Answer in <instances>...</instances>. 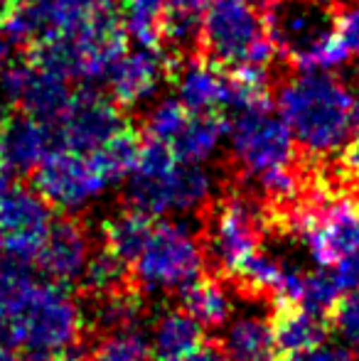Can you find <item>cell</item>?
Listing matches in <instances>:
<instances>
[{"label": "cell", "instance_id": "obj_1", "mask_svg": "<svg viewBox=\"0 0 359 361\" xmlns=\"http://www.w3.org/2000/svg\"><path fill=\"white\" fill-rule=\"evenodd\" d=\"M357 106L359 94L332 69H300L278 91L283 121L312 160H325L357 133Z\"/></svg>", "mask_w": 359, "mask_h": 361}, {"label": "cell", "instance_id": "obj_2", "mask_svg": "<svg viewBox=\"0 0 359 361\" xmlns=\"http://www.w3.org/2000/svg\"><path fill=\"white\" fill-rule=\"evenodd\" d=\"M266 32L276 54L296 69H332L350 59L332 0H266Z\"/></svg>", "mask_w": 359, "mask_h": 361}, {"label": "cell", "instance_id": "obj_3", "mask_svg": "<svg viewBox=\"0 0 359 361\" xmlns=\"http://www.w3.org/2000/svg\"><path fill=\"white\" fill-rule=\"evenodd\" d=\"M197 54L224 72L271 69L276 49L266 32V0H207Z\"/></svg>", "mask_w": 359, "mask_h": 361}, {"label": "cell", "instance_id": "obj_4", "mask_svg": "<svg viewBox=\"0 0 359 361\" xmlns=\"http://www.w3.org/2000/svg\"><path fill=\"white\" fill-rule=\"evenodd\" d=\"M82 310L67 286L37 278L0 319V347L25 352H64L82 339Z\"/></svg>", "mask_w": 359, "mask_h": 361}, {"label": "cell", "instance_id": "obj_5", "mask_svg": "<svg viewBox=\"0 0 359 361\" xmlns=\"http://www.w3.org/2000/svg\"><path fill=\"white\" fill-rule=\"evenodd\" d=\"M128 177L126 202L130 209L150 216L200 209L214 190V177L202 162L173 160L168 165H135Z\"/></svg>", "mask_w": 359, "mask_h": 361}, {"label": "cell", "instance_id": "obj_6", "mask_svg": "<svg viewBox=\"0 0 359 361\" xmlns=\"http://www.w3.org/2000/svg\"><path fill=\"white\" fill-rule=\"evenodd\" d=\"M226 133L231 140V157L249 180L269 175L273 170L293 167L298 162L296 138L291 128L269 106H251L226 116Z\"/></svg>", "mask_w": 359, "mask_h": 361}, {"label": "cell", "instance_id": "obj_7", "mask_svg": "<svg viewBox=\"0 0 359 361\" xmlns=\"http://www.w3.org/2000/svg\"><path fill=\"white\" fill-rule=\"evenodd\" d=\"M205 256L202 241L180 221L158 219L153 236L148 238L140 256L135 258V286L148 290H180L197 276H202Z\"/></svg>", "mask_w": 359, "mask_h": 361}, {"label": "cell", "instance_id": "obj_8", "mask_svg": "<svg viewBox=\"0 0 359 361\" xmlns=\"http://www.w3.org/2000/svg\"><path fill=\"white\" fill-rule=\"evenodd\" d=\"M266 228L269 221L261 200L244 192H231L212 209L205 246L209 248L217 268L226 276L249 253L259 251Z\"/></svg>", "mask_w": 359, "mask_h": 361}, {"label": "cell", "instance_id": "obj_9", "mask_svg": "<svg viewBox=\"0 0 359 361\" xmlns=\"http://www.w3.org/2000/svg\"><path fill=\"white\" fill-rule=\"evenodd\" d=\"M52 126L59 150L89 155L128 128V118L114 99H106L99 91L82 89L72 94L67 109L57 121H52Z\"/></svg>", "mask_w": 359, "mask_h": 361}, {"label": "cell", "instance_id": "obj_10", "mask_svg": "<svg viewBox=\"0 0 359 361\" xmlns=\"http://www.w3.org/2000/svg\"><path fill=\"white\" fill-rule=\"evenodd\" d=\"M32 187L52 209L77 212L106 190L89 155L72 150H54L32 170Z\"/></svg>", "mask_w": 359, "mask_h": 361}, {"label": "cell", "instance_id": "obj_11", "mask_svg": "<svg viewBox=\"0 0 359 361\" xmlns=\"http://www.w3.org/2000/svg\"><path fill=\"white\" fill-rule=\"evenodd\" d=\"M0 94L23 114L39 121H57L72 99L69 79L37 67L30 57L8 59L3 64Z\"/></svg>", "mask_w": 359, "mask_h": 361}, {"label": "cell", "instance_id": "obj_12", "mask_svg": "<svg viewBox=\"0 0 359 361\" xmlns=\"http://www.w3.org/2000/svg\"><path fill=\"white\" fill-rule=\"evenodd\" d=\"M178 64L180 62H175L165 49L140 44V49L121 54L109 69V74L104 76V81L109 84L111 99L123 111H128L153 99L160 81L173 79Z\"/></svg>", "mask_w": 359, "mask_h": 361}, {"label": "cell", "instance_id": "obj_13", "mask_svg": "<svg viewBox=\"0 0 359 361\" xmlns=\"http://www.w3.org/2000/svg\"><path fill=\"white\" fill-rule=\"evenodd\" d=\"M52 226V207L35 187H10L0 200V248L32 258Z\"/></svg>", "mask_w": 359, "mask_h": 361}, {"label": "cell", "instance_id": "obj_14", "mask_svg": "<svg viewBox=\"0 0 359 361\" xmlns=\"http://www.w3.org/2000/svg\"><path fill=\"white\" fill-rule=\"evenodd\" d=\"M89 256V231L79 219L64 216L52 221L42 246L35 253V266L47 281L69 286L79 283Z\"/></svg>", "mask_w": 359, "mask_h": 361}, {"label": "cell", "instance_id": "obj_15", "mask_svg": "<svg viewBox=\"0 0 359 361\" xmlns=\"http://www.w3.org/2000/svg\"><path fill=\"white\" fill-rule=\"evenodd\" d=\"M59 150L52 121H39L28 114L10 116L0 126V162L13 175L32 172L49 152Z\"/></svg>", "mask_w": 359, "mask_h": 361}, {"label": "cell", "instance_id": "obj_16", "mask_svg": "<svg viewBox=\"0 0 359 361\" xmlns=\"http://www.w3.org/2000/svg\"><path fill=\"white\" fill-rule=\"evenodd\" d=\"M271 334L276 354L281 361H288L308 349L317 347L330 334V322L325 314L305 307L303 302H283L276 300L271 312Z\"/></svg>", "mask_w": 359, "mask_h": 361}, {"label": "cell", "instance_id": "obj_17", "mask_svg": "<svg viewBox=\"0 0 359 361\" xmlns=\"http://www.w3.org/2000/svg\"><path fill=\"white\" fill-rule=\"evenodd\" d=\"M173 79L178 84V101L192 114H224L229 104V74L202 59L187 57L175 67Z\"/></svg>", "mask_w": 359, "mask_h": 361}, {"label": "cell", "instance_id": "obj_18", "mask_svg": "<svg viewBox=\"0 0 359 361\" xmlns=\"http://www.w3.org/2000/svg\"><path fill=\"white\" fill-rule=\"evenodd\" d=\"M226 126H229V121L224 114H217V111L192 114L190 111L168 147L182 162H202L217 150L219 140L226 135Z\"/></svg>", "mask_w": 359, "mask_h": 361}, {"label": "cell", "instance_id": "obj_19", "mask_svg": "<svg viewBox=\"0 0 359 361\" xmlns=\"http://www.w3.org/2000/svg\"><path fill=\"white\" fill-rule=\"evenodd\" d=\"M207 342L205 327L185 310H170L155 322L150 349L158 361L165 359H185Z\"/></svg>", "mask_w": 359, "mask_h": 361}, {"label": "cell", "instance_id": "obj_20", "mask_svg": "<svg viewBox=\"0 0 359 361\" xmlns=\"http://www.w3.org/2000/svg\"><path fill=\"white\" fill-rule=\"evenodd\" d=\"M158 219L160 216H150L145 212L126 207L121 214L111 216L104 224V246L123 263L133 266L135 258L140 256V251L148 243V238L153 236Z\"/></svg>", "mask_w": 359, "mask_h": 361}, {"label": "cell", "instance_id": "obj_21", "mask_svg": "<svg viewBox=\"0 0 359 361\" xmlns=\"http://www.w3.org/2000/svg\"><path fill=\"white\" fill-rule=\"evenodd\" d=\"M180 310H185L190 317H195L202 327H221L229 319L231 302L229 293L214 276H197L187 286L178 290Z\"/></svg>", "mask_w": 359, "mask_h": 361}, {"label": "cell", "instance_id": "obj_22", "mask_svg": "<svg viewBox=\"0 0 359 361\" xmlns=\"http://www.w3.org/2000/svg\"><path fill=\"white\" fill-rule=\"evenodd\" d=\"M226 361H281L273 344L271 324L261 317H241L221 342Z\"/></svg>", "mask_w": 359, "mask_h": 361}, {"label": "cell", "instance_id": "obj_23", "mask_svg": "<svg viewBox=\"0 0 359 361\" xmlns=\"http://www.w3.org/2000/svg\"><path fill=\"white\" fill-rule=\"evenodd\" d=\"M79 283L94 298H104V295L118 293V290L133 288L135 278H133V268L128 263H123L118 256L109 251V248H101V251L91 253L87 266H84ZM138 288V286H135Z\"/></svg>", "mask_w": 359, "mask_h": 361}, {"label": "cell", "instance_id": "obj_24", "mask_svg": "<svg viewBox=\"0 0 359 361\" xmlns=\"http://www.w3.org/2000/svg\"><path fill=\"white\" fill-rule=\"evenodd\" d=\"M140 145H143V140H140L138 133L128 126V128L121 130L118 135L106 140L101 147H96L94 152H89V157L96 170H99V175L106 180V185H114V182H118V180H126V177L135 170Z\"/></svg>", "mask_w": 359, "mask_h": 361}, {"label": "cell", "instance_id": "obj_25", "mask_svg": "<svg viewBox=\"0 0 359 361\" xmlns=\"http://www.w3.org/2000/svg\"><path fill=\"white\" fill-rule=\"evenodd\" d=\"M281 268L283 263L273 261L271 256L261 251H254L239 266L231 268L226 278L246 295H271L273 298L278 281H281Z\"/></svg>", "mask_w": 359, "mask_h": 361}, {"label": "cell", "instance_id": "obj_26", "mask_svg": "<svg viewBox=\"0 0 359 361\" xmlns=\"http://www.w3.org/2000/svg\"><path fill=\"white\" fill-rule=\"evenodd\" d=\"M150 357L148 337L135 324L109 329L91 352V361H150Z\"/></svg>", "mask_w": 359, "mask_h": 361}, {"label": "cell", "instance_id": "obj_27", "mask_svg": "<svg viewBox=\"0 0 359 361\" xmlns=\"http://www.w3.org/2000/svg\"><path fill=\"white\" fill-rule=\"evenodd\" d=\"M39 278L32 258L18 256L0 248V319L13 310V305L25 295V290Z\"/></svg>", "mask_w": 359, "mask_h": 361}, {"label": "cell", "instance_id": "obj_28", "mask_svg": "<svg viewBox=\"0 0 359 361\" xmlns=\"http://www.w3.org/2000/svg\"><path fill=\"white\" fill-rule=\"evenodd\" d=\"M342 295L340 286H337L335 276H332L330 266H320V271L308 273L305 276V293H303V305L315 312L325 314L335 305V300Z\"/></svg>", "mask_w": 359, "mask_h": 361}, {"label": "cell", "instance_id": "obj_29", "mask_svg": "<svg viewBox=\"0 0 359 361\" xmlns=\"http://www.w3.org/2000/svg\"><path fill=\"white\" fill-rule=\"evenodd\" d=\"M330 329L340 332L350 344H359V288L347 290L327 312Z\"/></svg>", "mask_w": 359, "mask_h": 361}, {"label": "cell", "instance_id": "obj_30", "mask_svg": "<svg viewBox=\"0 0 359 361\" xmlns=\"http://www.w3.org/2000/svg\"><path fill=\"white\" fill-rule=\"evenodd\" d=\"M337 37L350 59L359 62V0H350L337 8Z\"/></svg>", "mask_w": 359, "mask_h": 361}, {"label": "cell", "instance_id": "obj_31", "mask_svg": "<svg viewBox=\"0 0 359 361\" xmlns=\"http://www.w3.org/2000/svg\"><path fill=\"white\" fill-rule=\"evenodd\" d=\"M330 271H332V276H335L342 293L359 288V253H352V256L337 261L335 266H330Z\"/></svg>", "mask_w": 359, "mask_h": 361}, {"label": "cell", "instance_id": "obj_32", "mask_svg": "<svg viewBox=\"0 0 359 361\" xmlns=\"http://www.w3.org/2000/svg\"><path fill=\"white\" fill-rule=\"evenodd\" d=\"M288 361H355V354L347 347H335V344H317V347L308 349V352L298 354V357Z\"/></svg>", "mask_w": 359, "mask_h": 361}, {"label": "cell", "instance_id": "obj_33", "mask_svg": "<svg viewBox=\"0 0 359 361\" xmlns=\"http://www.w3.org/2000/svg\"><path fill=\"white\" fill-rule=\"evenodd\" d=\"M340 170L345 175V180L359 190V130L347 140L345 152H342V160H340Z\"/></svg>", "mask_w": 359, "mask_h": 361}, {"label": "cell", "instance_id": "obj_34", "mask_svg": "<svg viewBox=\"0 0 359 361\" xmlns=\"http://www.w3.org/2000/svg\"><path fill=\"white\" fill-rule=\"evenodd\" d=\"M20 361H89V359H84L79 352L64 349V352H25Z\"/></svg>", "mask_w": 359, "mask_h": 361}, {"label": "cell", "instance_id": "obj_35", "mask_svg": "<svg viewBox=\"0 0 359 361\" xmlns=\"http://www.w3.org/2000/svg\"><path fill=\"white\" fill-rule=\"evenodd\" d=\"M182 361H226V359H224V352H221L219 344L205 342L197 352H192L190 357H185Z\"/></svg>", "mask_w": 359, "mask_h": 361}, {"label": "cell", "instance_id": "obj_36", "mask_svg": "<svg viewBox=\"0 0 359 361\" xmlns=\"http://www.w3.org/2000/svg\"><path fill=\"white\" fill-rule=\"evenodd\" d=\"M10 187H13V172L0 162V200H3V195L10 190Z\"/></svg>", "mask_w": 359, "mask_h": 361}, {"label": "cell", "instance_id": "obj_37", "mask_svg": "<svg viewBox=\"0 0 359 361\" xmlns=\"http://www.w3.org/2000/svg\"><path fill=\"white\" fill-rule=\"evenodd\" d=\"M10 59V39L5 37L3 27H0V69H3V64Z\"/></svg>", "mask_w": 359, "mask_h": 361}, {"label": "cell", "instance_id": "obj_38", "mask_svg": "<svg viewBox=\"0 0 359 361\" xmlns=\"http://www.w3.org/2000/svg\"><path fill=\"white\" fill-rule=\"evenodd\" d=\"M0 361H20L18 349H8V347H0Z\"/></svg>", "mask_w": 359, "mask_h": 361}, {"label": "cell", "instance_id": "obj_39", "mask_svg": "<svg viewBox=\"0 0 359 361\" xmlns=\"http://www.w3.org/2000/svg\"><path fill=\"white\" fill-rule=\"evenodd\" d=\"M165 361H182V359H165Z\"/></svg>", "mask_w": 359, "mask_h": 361}]
</instances>
